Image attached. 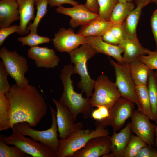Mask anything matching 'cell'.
Segmentation results:
<instances>
[{"label": "cell", "instance_id": "obj_1", "mask_svg": "<svg viewBox=\"0 0 157 157\" xmlns=\"http://www.w3.org/2000/svg\"><path fill=\"white\" fill-rule=\"evenodd\" d=\"M5 95L10 110V128L18 123L25 122L31 126H37L46 115L48 105L43 95L35 86H11Z\"/></svg>", "mask_w": 157, "mask_h": 157}, {"label": "cell", "instance_id": "obj_2", "mask_svg": "<svg viewBox=\"0 0 157 157\" xmlns=\"http://www.w3.org/2000/svg\"><path fill=\"white\" fill-rule=\"evenodd\" d=\"M73 65L67 64L61 70L60 77L63 86V91L59 101L67 107L75 120L80 114L87 119L91 117L94 107L91 104L90 97H84L82 92L79 93L74 90L71 78L73 74Z\"/></svg>", "mask_w": 157, "mask_h": 157}, {"label": "cell", "instance_id": "obj_3", "mask_svg": "<svg viewBox=\"0 0 157 157\" xmlns=\"http://www.w3.org/2000/svg\"><path fill=\"white\" fill-rule=\"evenodd\" d=\"M97 53L94 49L86 43L69 53L71 62L74 64L73 74H78L80 77L78 86L87 97H90L92 96L95 82V80L89 74L87 63Z\"/></svg>", "mask_w": 157, "mask_h": 157}, {"label": "cell", "instance_id": "obj_4", "mask_svg": "<svg viewBox=\"0 0 157 157\" xmlns=\"http://www.w3.org/2000/svg\"><path fill=\"white\" fill-rule=\"evenodd\" d=\"M108 130L96 127L94 130L83 129L78 130L66 138L60 140L56 153L57 157H71L76 152L83 147L88 142L94 137L109 135Z\"/></svg>", "mask_w": 157, "mask_h": 157}, {"label": "cell", "instance_id": "obj_5", "mask_svg": "<svg viewBox=\"0 0 157 157\" xmlns=\"http://www.w3.org/2000/svg\"><path fill=\"white\" fill-rule=\"evenodd\" d=\"M51 115V125L47 130L38 131L32 128L27 122H22L15 124L13 128L21 134L28 136L34 140L47 146L56 153L59 144L58 139V126L56 118V111L51 106L49 105Z\"/></svg>", "mask_w": 157, "mask_h": 157}, {"label": "cell", "instance_id": "obj_6", "mask_svg": "<svg viewBox=\"0 0 157 157\" xmlns=\"http://www.w3.org/2000/svg\"><path fill=\"white\" fill-rule=\"evenodd\" d=\"M12 130L10 135L6 137L1 135L0 139L33 157H57L56 153L46 145L26 137L14 129Z\"/></svg>", "mask_w": 157, "mask_h": 157}, {"label": "cell", "instance_id": "obj_7", "mask_svg": "<svg viewBox=\"0 0 157 157\" xmlns=\"http://www.w3.org/2000/svg\"><path fill=\"white\" fill-rule=\"evenodd\" d=\"M0 57L8 75L14 80L15 84L22 87L29 84V81L25 76L29 69L27 60L25 57L16 51H10L3 47L0 50Z\"/></svg>", "mask_w": 157, "mask_h": 157}, {"label": "cell", "instance_id": "obj_8", "mask_svg": "<svg viewBox=\"0 0 157 157\" xmlns=\"http://www.w3.org/2000/svg\"><path fill=\"white\" fill-rule=\"evenodd\" d=\"M94 89L90 97L94 107L104 106L110 110L121 97L115 83L104 74L99 75L95 80Z\"/></svg>", "mask_w": 157, "mask_h": 157}, {"label": "cell", "instance_id": "obj_9", "mask_svg": "<svg viewBox=\"0 0 157 157\" xmlns=\"http://www.w3.org/2000/svg\"><path fill=\"white\" fill-rule=\"evenodd\" d=\"M110 60L115 70V83L121 96L135 103L137 110L141 112L142 108L136 94V85L131 75L130 64L116 63L110 59Z\"/></svg>", "mask_w": 157, "mask_h": 157}, {"label": "cell", "instance_id": "obj_10", "mask_svg": "<svg viewBox=\"0 0 157 157\" xmlns=\"http://www.w3.org/2000/svg\"><path fill=\"white\" fill-rule=\"evenodd\" d=\"M133 103L121 97L110 109V115L107 118L99 121H96V127L105 128L110 126L113 132L119 130L126 120L131 117L134 111Z\"/></svg>", "mask_w": 157, "mask_h": 157}, {"label": "cell", "instance_id": "obj_11", "mask_svg": "<svg viewBox=\"0 0 157 157\" xmlns=\"http://www.w3.org/2000/svg\"><path fill=\"white\" fill-rule=\"evenodd\" d=\"M52 100L56 109L58 136L61 139L66 138L73 133L83 128L81 123L74 122V116L66 106L55 99Z\"/></svg>", "mask_w": 157, "mask_h": 157}, {"label": "cell", "instance_id": "obj_12", "mask_svg": "<svg viewBox=\"0 0 157 157\" xmlns=\"http://www.w3.org/2000/svg\"><path fill=\"white\" fill-rule=\"evenodd\" d=\"M131 117V132L141 138L147 144L154 147L156 126L151 123L148 117L138 110H134Z\"/></svg>", "mask_w": 157, "mask_h": 157}, {"label": "cell", "instance_id": "obj_13", "mask_svg": "<svg viewBox=\"0 0 157 157\" xmlns=\"http://www.w3.org/2000/svg\"><path fill=\"white\" fill-rule=\"evenodd\" d=\"M55 47L61 52H71L86 43L85 37L75 33L72 28H60L52 40Z\"/></svg>", "mask_w": 157, "mask_h": 157}, {"label": "cell", "instance_id": "obj_14", "mask_svg": "<svg viewBox=\"0 0 157 157\" xmlns=\"http://www.w3.org/2000/svg\"><path fill=\"white\" fill-rule=\"evenodd\" d=\"M111 136H100L90 139L71 157H102L110 152Z\"/></svg>", "mask_w": 157, "mask_h": 157}, {"label": "cell", "instance_id": "obj_15", "mask_svg": "<svg viewBox=\"0 0 157 157\" xmlns=\"http://www.w3.org/2000/svg\"><path fill=\"white\" fill-rule=\"evenodd\" d=\"M55 10L58 13L70 16L69 23L73 28L83 26L99 17L98 14L90 10L84 4H78L69 8L61 6Z\"/></svg>", "mask_w": 157, "mask_h": 157}, {"label": "cell", "instance_id": "obj_16", "mask_svg": "<svg viewBox=\"0 0 157 157\" xmlns=\"http://www.w3.org/2000/svg\"><path fill=\"white\" fill-rule=\"evenodd\" d=\"M27 56L33 60L37 67L54 68L57 66L60 59L53 49L38 46L30 47L27 51Z\"/></svg>", "mask_w": 157, "mask_h": 157}, {"label": "cell", "instance_id": "obj_17", "mask_svg": "<svg viewBox=\"0 0 157 157\" xmlns=\"http://www.w3.org/2000/svg\"><path fill=\"white\" fill-rule=\"evenodd\" d=\"M130 123L129 122L118 133L113 132L111 136V152L102 157H124L126 148L132 135Z\"/></svg>", "mask_w": 157, "mask_h": 157}, {"label": "cell", "instance_id": "obj_18", "mask_svg": "<svg viewBox=\"0 0 157 157\" xmlns=\"http://www.w3.org/2000/svg\"><path fill=\"white\" fill-rule=\"evenodd\" d=\"M85 41L86 43L95 49L97 53H101L111 56L118 62L122 63L123 56L122 54L124 51L118 45L104 41L101 36L85 37Z\"/></svg>", "mask_w": 157, "mask_h": 157}, {"label": "cell", "instance_id": "obj_19", "mask_svg": "<svg viewBox=\"0 0 157 157\" xmlns=\"http://www.w3.org/2000/svg\"><path fill=\"white\" fill-rule=\"evenodd\" d=\"M36 0H16L20 14V23L17 33L24 36L30 32L27 29L29 23L35 17L34 5Z\"/></svg>", "mask_w": 157, "mask_h": 157}, {"label": "cell", "instance_id": "obj_20", "mask_svg": "<svg viewBox=\"0 0 157 157\" xmlns=\"http://www.w3.org/2000/svg\"><path fill=\"white\" fill-rule=\"evenodd\" d=\"M20 20V14L16 0L0 1V27L10 26L14 21Z\"/></svg>", "mask_w": 157, "mask_h": 157}, {"label": "cell", "instance_id": "obj_21", "mask_svg": "<svg viewBox=\"0 0 157 157\" xmlns=\"http://www.w3.org/2000/svg\"><path fill=\"white\" fill-rule=\"evenodd\" d=\"M118 45L124 51L122 63H130L139 57L146 54L145 48L140 44L138 38L124 39Z\"/></svg>", "mask_w": 157, "mask_h": 157}, {"label": "cell", "instance_id": "obj_22", "mask_svg": "<svg viewBox=\"0 0 157 157\" xmlns=\"http://www.w3.org/2000/svg\"><path fill=\"white\" fill-rule=\"evenodd\" d=\"M113 23L99 17L82 26L77 33L84 37L101 36Z\"/></svg>", "mask_w": 157, "mask_h": 157}, {"label": "cell", "instance_id": "obj_23", "mask_svg": "<svg viewBox=\"0 0 157 157\" xmlns=\"http://www.w3.org/2000/svg\"><path fill=\"white\" fill-rule=\"evenodd\" d=\"M148 4L146 3L137 4L134 10L128 15L122 24L124 39L137 38L136 29L142 10Z\"/></svg>", "mask_w": 157, "mask_h": 157}, {"label": "cell", "instance_id": "obj_24", "mask_svg": "<svg viewBox=\"0 0 157 157\" xmlns=\"http://www.w3.org/2000/svg\"><path fill=\"white\" fill-rule=\"evenodd\" d=\"M129 64L131 75L136 86L147 85L150 69L138 58Z\"/></svg>", "mask_w": 157, "mask_h": 157}, {"label": "cell", "instance_id": "obj_25", "mask_svg": "<svg viewBox=\"0 0 157 157\" xmlns=\"http://www.w3.org/2000/svg\"><path fill=\"white\" fill-rule=\"evenodd\" d=\"M135 8L132 2H118L114 8L109 21L113 23H122Z\"/></svg>", "mask_w": 157, "mask_h": 157}, {"label": "cell", "instance_id": "obj_26", "mask_svg": "<svg viewBox=\"0 0 157 157\" xmlns=\"http://www.w3.org/2000/svg\"><path fill=\"white\" fill-rule=\"evenodd\" d=\"M135 91L142 107L141 113L148 117L150 120L155 121L151 111L147 87V85L136 86Z\"/></svg>", "mask_w": 157, "mask_h": 157}, {"label": "cell", "instance_id": "obj_27", "mask_svg": "<svg viewBox=\"0 0 157 157\" xmlns=\"http://www.w3.org/2000/svg\"><path fill=\"white\" fill-rule=\"evenodd\" d=\"M147 83L151 111L156 121L157 120V78L152 70H150Z\"/></svg>", "mask_w": 157, "mask_h": 157}, {"label": "cell", "instance_id": "obj_28", "mask_svg": "<svg viewBox=\"0 0 157 157\" xmlns=\"http://www.w3.org/2000/svg\"><path fill=\"white\" fill-rule=\"evenodd\" d=\"M10 113L8 101L5 94L0 93V131L10 128Z\"/></svg>", "mask_w": 157, "mask_h": 157}, {"label": "cell", "instance_id": "obj_29", "mask_svg": "<svg viewBox=\"0 0 157 157\" xmlns=\"http://www.w3.org/2000/svg\"><path fill=\"white\" fill-rule=\"evenodd\" d=\"M48 4L49 0H36L35 5L36 6V14L33 22H30L27 28L30 32L37 33V28L39 23L48 11Z\"/></svg>", "mask_w": 157, "mask_h": 157}, {"label": "cell", "instance_id": "obj_30", "mask_svg": "<svg viewBox=\"0 0 157 157\" xmlns=\"http://www.w3.org/2000/svg\"><path fill=\"white\" fill-rule=\"evenodd\" d=\"M147 145L140 138L132 134L126 148L124 157H135L140 150Z\"/></svg>", "mask_w": 157, "mask_h": 157}, {"label": "cell", "instance_id": "obj_31", "mask_svg": "<svg viewBox=\"0 0 157 157\" xmlns=\"http://www.w3.org/2000/svg\"><path fill=\"white\" fill-rule=\"evenodd\" d=\"M17 40L21 42L22 46L27 45L30 47L41 44L49 43L52 40L48 37L40 36L37 33L31 32L26 36L18 38Z\"/></svg>", "mask_w": 157, "mask_h": 157}, {"label": "cell", "instance_id": "obj_32", "mask_svg": "<svg viewBox=\"0 0 157 157\" xmlns=\"http://www.w3.org/2000/svg\"><path fill=\"white\" fill-rule=\"evenodd\" d=\"M99 7V17L109 21L112 11L118 0H97Z\"/></svg>", "mask_w": 157, "mask_h": 157}, {"label": "cell", "instance_id": "obj_33", "mask_svg": "<svg viewBox=\"0 0 157 157\" xmlns=\"http://www.w3.org/2000/svg\"><path fill=\"white\" fill-rule=\"evenodd\" d=\"M30 157L17 147H10L0 139V157Z\"/></svg>", "mask_w": 157, "mask_h": 157}, {"label": "cell", "instance_id": "obj_34", "mask_svg": "<svg viewBox=\"0 0 157 157\" xmlns=\"http://www.w3.org/2000/svg\"><path fill=\"white\" fill-rule=\"evenodd\" d=\"M147 55H144L139 57L138 59L145 64L151 70H157V52L152 51L145 48Z\"/></svg>", "mask_w": 157, "mask_h": 157}, {"label": "cell", "instance_id": "obj_35", "mask_svg": "<svg viewBox=\"0 0 157 157\" xmlns=\"http://www.w3.org/2000/svg\"><path fill=\"white\" fill-rule=\"evenodd\" d=\"M8 74L2 61H0V93L5 94L10 90L11 86L7 78Z\"/></svg>", "mask_w": 157, "mask_h": 157}, {"label": "cell", "instance_id": "obj_36", "mask_svg": "<svg viewBox=\"0 0 157 157\" xmlns=\"http://www.w3.org/2000/svg\"><path fill=\"white\" fill-rule=\"evenodd\" d=\"M19 26L14 25L7 27L1 28L0 29V46H1L6 39L10 35L17 33Z\"/></svg>", "mask_w": 157, "mask_h": 157}, {"label": "cell", "instance_id": "obj_37", "mask_svg": "<svg viewBox=\"0 0 157 157\" xmlns=\"http://www.w3.org/2000/svg\"><path fill=\"white\" fill-rule=\"evenodd\" d=\"M147 144L142 148L135 157H157V149Z\"/></svg>", "mask_w": 157, "mask_h": 157}, {"label": "cell", "instance_id": "obj_38", "mask_svg": "<svg viewBox=\"0 0 157 157\" xmlns=\"http://www.w3.org/2000/svg\"><path fill=\"white\" fill-rule=\"evenodd\" d=\"M122 24L113 23L109 28L113 35L120 41L124 39Z\"/></svg>", "mask_w": 157, "mask_h": 157}, {"label": "cell", "instance_id": "obj_39", "mask_svg": "<svg viewBox=\"0 0 157 157\" xmlns=\"http://www.w3.org/2000/svg\"><path fill=\"white\" fill-rule=\"evenodd\" d=\"M151 28L156 45L157 52V9L154 12L151 18Z\"/></svg>", "mask_w": 157, "mask_h": 157}, {"label": "cell", "instance_id": "obj_40", "mask_svg": "<svg viewBox=\"0 0 157 157\" xmlns=\"http://www.w3.org/2000/svg\"><path fill=\"white\" fill-rule=\"evenodd\" d=\"M102 38L104 41L114 45H118L120 42L113 35L109 29L103 34Z\"/></svg>", "mask_w": 157, "mask_h": 157}, {"label": "cell", "instance_id": "obj_41", "mask_svg": "<svg viewBox=\"0 0 157 157\" xmlns=\"http://www.w3.org/2000/svg\"><path fill=\"white\" fill-rule=\"evenodd\" d=\"M65 4L74 6L78 4V3L74 0H49V4L51 7H59Z\"/></svg>", "mask_w": 157, "mask_h": 157}, {"label": "cell", "instance_id": "obj_42", "mask_svg": "<svg viewBox=\"0 0 157 157\" xmlns=\"http://www.w3.org/2000/svg\"><path fill=\"white\" fill-rule=\"evenodd\" d=\"M84 5L90 10L98 15L99 7L97 0H86Z\"/></svg>", "mask_w": 157, "mask_h": 157}, {"label": "cell", "instance_id": "obj_43", "mask_svg": "<svg viewBox=\"0 0 157 157\" xmlns=\"http://www.w3.org/2000/svg\"><path fill=\"white\" fill-rule=\"evenodd\" d=\"M97 108L103 119L102 120L107 118L109 116L110 110L107 107L104 106H100Z\"/></svg>", "mask_w": 157, "mask_h": 157}, {"label": "cell", "instance_id": "obj_44", "mask_svg": "<svg viewBox=\"0 0 157 157\" xmlns=\"http://www.w3.org/2000/svg\"><path fill=\"white\" fill-rule=\"evenodd\" d=\"M136 4L138 3H146L148 4L149 3L153 2V0H135Z\"/></svg>", "mask_w": 157, "mask_h": 157}, {"label": "cell", "instance_id": "obj_45", "mask_svg": "<svg viewBox=\"0 0 157 157\" xmlns=\"http://www.w3.org/2000/svg\"><path fill=\"white\" fill-rule=\"evenodd\" d=\"M156 124L155 132V135H156V138L155 139V142H154V145L156 147V149H157V120L156 121Z\"/></svg>", "mask_w": 157, "mask_h": 157}, {"label": "cell", "instance_id": "obj_46", "mask_svg": "<svg viewBox=\"0 0 157 157\" xmlns=\"http://www.w3.org/2000/svg\"><path fill=\"white\" fill-rule=\"evenodd\" d=\"M133 0H118L119 2L125 3L132 2Z\"/></svg>", "mask_w": 157, "mask_h": 157}, {"label": "cell", "instance_id": "obj_47", "mask_svg": "<svg viewBox=\"0 0 157 157\" xmlns=\"http://www.w3.org/2000/svg\"><path fill=\"white\" fill-rule=\"evenodd\" d=\"M155 75L157 78V70H156V72H155Z\"/></svg>", "mask_w": 157, "mask_h": 157}, {"label": "cell", "instance_id": "obj_48", "mask_svg": "<svg viewBox=\"0 0 157 157\" xmlns=\"http://www.w3.org/2000/svg\"><path fill=\"white\" fill-rule=\"evenodd\" d=\"M155 2L156 3L157 5V0H156Z\"/></svg>", "mask_w": 157, "mask_h": 157}, {"label": "cell", "instance_id": "obj_49", "mask_svg": "<svg viewBox=\"0 0 157 157\" xmlns=\"http://www.w3.org/2000/svg\"><path fill=\"white\" fill-rule=\"evenodd\" d=\"M156 0H153V2H155Z\"/></svg>", "mask_w": 157, "mask_h": 157}]
</instances>
